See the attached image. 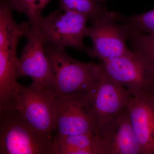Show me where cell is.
<instances>
[{
	"mask_svg": "<svg viewBox=\"0 0 154 154\" xmlns=\"http://www.w3.org/2000/svg\"><path fill=\"white\" fill-rule=\"evenodd\" d=\"M65 48L51 44L44 45L54 73L51 92L58 98L78 91H93L101 78L103 63L77 60L69 56Z\"/></svg>",
	"mask_w": 154,
	"mask_h": 154,
	"instance_id": "obj_1",
	"label": "cell"
},
{
	"mask_svg": "<svg viewBox=\"0 0 154 154\" xmlns=\"http://www.w3.org/2000/svg\"><path fill=\"white\" fill-rule=\"evenodd\" d=\"M0 110V154H58L51 137L38 132L16 108Z\"/></svg>",
	"mask_w": 154,
	"mask_h": 154,
	"instance_id": "obj_2",
	"label": "cell"
},
{
	"mask_svg": "<svg viewBox=\"0 0 154 154\" xmlns=\"http://www.w3.org/2000/svg\"><path fill=\"white\" fill-rule=\"evenodd\" d=\"M119 14L106 11L91 20L92 25L87 28V36L93 42L86 52L92 58L101 61L128 55L132 50L128 48L129 28L122 23L119 25Z\"/></svg>",
	"mask_w": 154,
	"mask_h": 154,
	"instance_id": "obj_3",
	"label": "cell"
},
{
	"mask_svg": "<svg viewBox=\"0 0 154 154\" xmlns=\"http://www.w3.org/2000/svg\"><path fill=\"white\" fill-rule=\"evenodd\" d=\"M89 20L86 14L60 9L46 17L41 16L32 24L39 28L45 44L73 48L86 52L88 48L83 43V39L87 36Z\"/></svg>",
	"mask_w": 154,
	"mask_h": 154,
	"instance_id": "obj_4",
	"label": "cell"
},
{
	"mask_svg": "<svg viewBox=\"0 0 154 154\" xmlns=\"http://www.w3.org/2000/svg\"><path fill=\"white\" fill-rule=\"evenodd\" d=\"M55 125L59 135L95 131L96 122L90 92L78 91L57 98Z\"/></svg>",
	"mask_w": 154,
	"mask_h": 154,
	"instance_id": "obj_5",
	"label": "cell"
},
{
	"mask_svg": "<svg viewBox=\"0 0 154 154\" xmlns=\"http://www.w3.org/2000/svg\"><path fill=\"white\" fill-rule=\"evenodd\" d=\"M56 100L51 91L32 83L29 87L22 86L11 107L16 108L38 132L51 137L55 129Z\"/></svg>",
	"mask_w": 154,
	"mask_h": 154,
	"instance_id": "obj_6",
	"label": "cell"
},
{
	"mask_svg": "<svg viewBox=\"0 0 154 154\" xmlns=\"http://www.w3.org/2000/svg\"><path fill=\"white\" fill-rule=\"evenodd\" d=\"M105 71L113 80L135 95L148 92L154 82V72L140 53L102 61Z\"/></svg>",
	"mask_w": 154,
	"mask_h": 154,
	"instance_id": "obj_7",
	"label": "cell"
},
{
	"mask_svg": "<svg viewBox=\"0 0 154 154\" xmlns=\"http://www.w3.org/2000/svg\"><path fill=\"white\" fill-rule=\"evenodd\" d=\"M25 37L27 43L19 57V77L29 76L33 84L51 91L54 73L45 51L42 33L36 25L30 22Z\"/></svg>",
	"mask_w": 154,
	"mask_h": 154,
	"instance_id": "obj_8",
	"label": "cell"
},
{
	"mask_svg": "<svg viewBox=\"0 0 154 154\" xmlns=\"http://www.w3.org/2000/svg\"><path fill=\"white\" fill-rule=\"evenodd\" d=\"M127 107L105 120L95 130L102 154H143Z\"/></svg>",
	"mask_w": 154,
	"mask_h": 154,
	"instance_id": "obj_9",
	"label": "cell"
},
{
	"mask_svg": "<svg viewBox=\"0 0 154 154\" xmlns=\"http://www.w3.org/2000/svg\"><path fill=\"white\" fill-rule=\"evenodd\" d=\"M90 94L96 129L108 118L126 108L132 96L128 89L107 75L104 66L99 82Z\"/></svg>",
	"mask_w": 154,
	"mask_h": 154,
	"instance_id": "obj_10",
	"label": "cell"
},
{
	"mask_svg": "<svg viewBox=\"0 0 154 154\" xmlns=\"http://www.w3.org/2000/svg\"><path fill=\"white\" fill-rule=\"evenodd\" d=\"M143 154H154V99L148 92L133 95L127 107Z\"/></svg>",
	"mask_w": 154,
	"mask_h": 154,
	"instance_id": "obj_11",
	"label": "cell"
},
{
	"mask_svg": "<svg viewBox=\"0 0 154 154\" xmlns=\"http://www.w3.org/2000/svg\"><path fill=\"white\" fill-rule=\"evenodd\" d=\"M19 39L6 38L0 40V108L11 106L22 86L17 82Z\"/></svg>",
	"mask_w": 154,
	"mask_h": 154,
	"instance_id": "obj_12",
	"label": "cell"
},
{
	"mask_svg": "<svg viewBox=\"0 0 154 154\" xmlns=\"http://www.w3.org/2000/svg\"><path fill=\"white\" fill-rule=\"evenodd\" d=\"M54 141L58 154H102L95 131L74 135H57Z\"/></svg>",
	"mask_w": 154,
	"mask_h": 154,
	"instance_id": "obj_13",
	"label": "cell"
},
{
	"mask_svg": "<svg viewBox=\"0 0 154 154\" xmlns=\"http://www.w3.org/2000/svg\"><path fill=\"white\" fill-rule=\"evenodd\" d=\"M128 41L130 42L132 50L143 56L154 72V35L129 28Z\"/></svg>",
	"mask_w": 154,
	"mask_h": 154,
	"instance_id": "obj_14",
	"label": "cell"
},
{
	"mask_svg": "<svg viewBox=\"0 0 154 154\" xmlns=\"http://www.w3.org/2000/svg\"><path fill=\"white\" fill-rule=\"evenodd\" d=\"M60 8L64 11H75L88 15L90 20L107 11L95 0H59Z\"/></svg>",
	"mask_w": 154,
	"mask_h": 154,
	"instance_id": "obj_15",
	"label": "cell"
},
{
	"mask_svg": "<svg viewBox=\"0 0 154 154\" xmlns=\"http://www.w3.org/2000/svg\"><path fill=\"white\" fill-rule=\"evenodd\" d=\"M13 10L25 15L30 23L36 22L51 0H8Z\"/></svg>",
	"mask_w": 154,
	"mask_h": 154,
	"instance_id": "obj_16",
	"label": "cell"
},
{
	"mask_svg": "<svg viewBox=\"0 0 154 154\" xmlns=\"http://www.w3.org/2000/svg\"><path fill=\"white\" fill-rule=\"evenodd\" d=\"M131 29L154 35V9L144 14L124 17L119 15L118 21Z\"/></svg>",
	"mask_w": 154,
	"mask_h": 154,
	"instance_id": "obj_17",
	"label": "cell"
},
{
	"mask_svg": "<svg viewBox=\"0 0 154 154\" xmlns=\"http://www.w3.org/2000/svg\"><path fill=\"white\" fill-rule=\"evenodd\" d=\"M149 94L151 95L152 97L154 99V82L152 84L151 87L150 89H149L148 91Z\"/></svg>",
	"mask_w": 154,
	"mask_h": 154,
	"instance_id": "obj_18",
	"label": "cell"
},
{
	"mask_svg": "<svg viewBox=\"0 0 154 154\" xmlns=\"http://www.w3.org/2000/svg\"><path fill=\"white\" fill-rule=\"evenodd\" d=\"M95 1H96V2H98L102 3L105 2L107 1V0H95Z\"/></svg>",
	"mask_w": 154,
	"mask_h": 154,
	"instance_id": "obj_19",
	"label": "cell"
}]
</instances>
